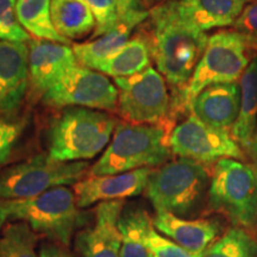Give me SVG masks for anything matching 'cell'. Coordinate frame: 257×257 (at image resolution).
Masks as SVG:
<instances>
[{
	"instance_id": "cell-17",
	"label": "cell",
	"mask_w": 257,
	"mask_h": 257,
	"mask_svg": "<svg viewBox=\"0 0 257 257\" xmlns=\"http://www.w3.org/2000/svg\"><path fill=\"white\" fill-rule=\"evenodd\" d=\"M251 0H172L168 2L180 19L202 32L232 27Z\"/></svg>"
},
{
	"instance_id": "cell-33",
	"label": "cell",
	"mask_w": 257,
	"mask_h": 257,
	"mask_svg": "<svg viewBox=\"0 0 257 257\" xmlns=\"http://www.w3.org/2000/svg\"><path fill=\"white\" fill-rule=\"evenodd\" d=\"M40 257H72L60 245L54 243H46L41 246Z\"/></svg>"
},
{
	"instance_id": "cell-11",
	"label": "cell",
	"mask_w": 257,
	"mask_h": 257,
	"mask_svg": "<svg viewBox=\"0 0 257 257\" xmlns=\"http://www.w3.org/2000/svg\"><path fill=\"white\" fill-rule=\"evenodd\" d=\"M118 88L105 74L75 66L43 94V101L57 107H86L112 111L118 105Z\"/></svg>"
},
{
	"instance_id": "cell-28",
	"label": "cell",
	"mask_w": 257,
	"mask_h": 257,
	"mask_svg": "<svg viewBox=\"0 0 257 257\" xmlns=\"http://www.w3.org/2000/svg\"><path fill=\"white\" fill-rule=\"evenodd\" d=\"M89 6L95 18V30L92 37L96 38L113 29L120 22L117 0H83Z\"/></svg>"
},
{
	"instance_id": "cell-6",
	"label": "cell",
	"mask_w": 257,
	"mask_h": 257,
	"mask_svg": "<svg viewBox=\"0 0 257 257\" xmlns=\"http://www.w3.org/2000/svg\"><path fill=\"white\" fill-rule=\"evenodd\" d=\"M10 219L24 221L36 233L61 245H69L75 230L86 216L76 204L75 194L67 186L47 191L24 200H6Z\"/></svg>"
},
{
	"instance_id": "cell-20",
	"label": "cell",
	"mask_w": 257,
	"mask_h": 257,
	"mask_svg": "<svg viewBox=\"0 0 257 257\" xmlns=\"http://www.w3.org/2000/svg\"><path fill=\"white\" fill-rule=\"evenodd\" d=\"M238 83L240 87L239 113L230 134L245 154L257 126V57L250 62Z\"/></svg>"
},
{
	"instance_id": "cell-2",
	"label": "cell",
	"mask_w": 257,
	"mask_h": 257,
	"mask_svg": "<svg viewBox=\"0 0 257 257\" xmlns=\"http://www.w3.org/2000/svg\"><path fill=\"white\" fill-rule=\"evenodd\" d=\"M172 131L169 124H119L111 143L89 169V176L165 165L173 155L169 144Z\"/></svg>"
},
{
	"instance_id": "cell-19",
	"label": "cell",
	"mask_w": 257,
	"mask_h": 257,
	"mask_svg": "<svg viewBox=\"0 0 257 257\" xmlns=\"http://www.w3.org/2000/svg\"><path fill=\"white\" fill-rule=\"evenodd\" d=\"M154 227L193 255L202 256L219 233V224L211 219H184L160 212L153 219Z\"/></svg>"
},
{
	"instance_id": "cell-22",
	"label": "cell",
	"mask_w": 257,
	"mask_h": 257,
	"mask_svg": "<svg viewBox=\"0 0 257 257\" xmlns=\"http://www.w3.org/2000/svg\"><path fill=\"white\" fill-rule=\"evenodd\" d=\"M152 63V51L148 37L136 35L121 49L102 64L98 72L112 78H128L149 68Z\"/></svg>"
},
{
	"instance_id": "cell-13",
	"label": "cell",
	"mask_w": 257,
	"mask_h": 257,
	"mask_svg": "<svg viewBox=\"0 0 257 257\" xmlns=\"http://www.w3.org/2000/svg\"><path fill=\"white\" fill-rule=\"evenodd\" d=\"M152 168H140L114 175L88 176L74 185V194L79 208L96 202L124 200L146 192Z\"/></svg>"
},
{
	"instance_id": "cell-27",
	"label": "cell",
	"mask_w": 257,
	"mask_h": 257,
	"mask_svg": "<svg viewBox=\"0 0 257 257\" xmlns=\"http://www.w3.org/2000/svg\"><path fill=\"white\" fill-rule=\"evenodd\" d=\"M0 41L25 43L30 35L19 23L15 0H0Z\"/></svg>"
},
{
	"instance_id": "cell-4",
	"label": "cell",
	"mask_w": 257,
	"mask_h": 257,
	"mask_svg": "<svg viewBox=\"0 0 257 257\" xmlns=\"http://www.w3.org/2000/svg\"><path fill=\"white\" fill-rule=\"evenodd\" d=\"M208 200L234 226L252 229L257 224V166L236 159L217 161L211 173Z\"/></svg>"
},
{
	"instance_id": "cell-37",
	"label": "cell",
	"mask_w": 257,
	"mask_h": 257,
	"mask_svg": "<svg viewBox=\"0 0 257 257\" xmlns=\"http://www.w3.org/2000/svg\"><path fill=\"white\" fill-rule=\"evenodd\" d=\"M147 5H154V4H163V3L172 2V0H144Z\"/></svg>"
},
{
	"instance_id": "cell-35",
	"label": "cell",
	"mask_w": 257,
	"mask_h": 257,
	"mask_svg": "<svg viewBox=\"0 0 257 257\" xmlns=\"http://www.w3.org/2000/svg\"><path fill=\"white\" fill-rule=\"evenodd\" d=\"M8 219H10L8 202H6V200H2L0 199V231H2L3 225L5 224V221ZM0 237H2V234H0Z\"/></svg>"
},
{
	"instance_id": "cell-10",
	"label": "cell",
	"mask_w": 257,
	"mask_h": 257,
	"mask_svg": "<svg viewBox=\"0 0 257 257\" xmlns=\"http://www.w3.org/2000/svg\"><path fill=\"white\" fill-rule=\"evenodd\" d=\"M169 144L174 155L202 165L223 159H245V154L230 131L205 124L194 114L173 127Z\"/></svg>"
},
{
	"instance_id": "cell-9",
	"label": "cell",
	"mask_w": 257,
	"mask_h": 257,
	"mask_svg": "<svg viewBox=\"0 0 257 257\" xmlns=\"http://www.w3.org/2000/svg\"><path fill=\"white\" fill-rule=\"evenodd\" d=\"M118 88V108L131 124H170L167 120L172 111L166 79L150 66L144 72L114 79Z\"/></svg>"
},
{
	"instance_id": "cell-21",
	"label": "cell",
	"mask_w": 257,
	"mask_h": 257,
	"mask_svg": "<svg viewBox=\"0 0 257 257\" xmlns=\"http://www.w3.org/2000/svg\"><path fill=\"white\" fill-rule=\"evenodd\" d=\"M51 21L61 36L78 40L95 30V18L83 0H51Z\"/></svg>"
},
{
	"instance_id": "cell-3",
	"label": "cell",
	"mask_w": 257,
	"mask_h": 257,
	"mask_svg": "<svg viewBox=\"0 0 257 257\" xmlns=\"http://www.w3.org/2000/svg\"><path fill=\"white\" fill-rule=\"evenodd\" d=\"M115 120L101 111L66 107L48 133V154L62 162L91 160L110 143Z\"/></svg>"
},
{
	"instance_id": "cell-30",
	"label": "cell",
	"mask_w": 257,
	"mask_h": 257,
	"mask_svg": "<svg viewBox=\"0 0 257 257\" xmlns=\"http://www.w3.org/2000/svg\"><path fill=\"white\" fill-rule=\"evenodd\" d=\"M21 133V124L0 119V167L4 165L11 155Z\"/></svg>"
},
{
	"instance_id": "cell-1",
	"label": "cell",
	"mask_w": 257,
	"mask_h": 257,
	"mask_svg": "<svg viewBox=\"0 0 257 257\" xmlns=\"http://www.w3.org/2000/svg\"><path fill=\"white\" fill-rule=\"evenodd\" d=\"M150 36L148 37L157 70L181 96L187 87L195 67L206 49L208 36L192 25L185 23L163 3L149 10Z\"/></svg>"
},
{
	"instance_id": "cell-12",
	"label": "cell",
	"mask_w": 257,
	"mask_h": 257,
	"mask_svg": "<svg viewBox=\"0 0 257 257\" xmlns=\"http://www.w3.org/2000/svg\"><path fill=\"white\" fill-rule=\"evenodd\" d=\"M124 200L96 205L94 223L76 234L75 249L80 257H120L121 234L118 227Z\"/></svg>"
},
{
	"instance_id": "cell-16",
	"label": "cell",
	"mask_w": 257,
	"mask_h": 257,
	"mask_svg": "<svg viewBox=\"0 0 257 257\" xmlns=\"http://www.w3.org/2000/svg\"><path fill=\"white\" fill-rule=\"evenodd\" d=\"M239 106V83H219L202 89L189 102L188 110L205 124L230 131L238 117Z\"/></svg>"
},
{
	"instance_id": "cell-29",
	"label": "cell",
	"mask_w": 257,
	"mask_h": 257,
	"mask_svg": "<svg viewBox=\"0 0 257 257\" xmlns=\"http://www.w3.org/2000/svg\"><path fill=\"white\" fill-rule=\"evenodd\" d=\"M148 249L152 257H202L193 255L168 237H163L154 226L148 234Z\"/></svg>"
},
{
	"instance_id": "cell-8",
	"label": "cell",
	"mask_w": 257,
	"mask_h": 257,
	"mask_svg": "<svg viewBox=\"0 0 257 257\" xmlns=\"http://www.w3.org/2000/svg\"><path fill=\"white\" fill-rule=\"evenodd\" d=\"M248 41L236 30H220L208 37L206 49L195 67L180 105H188L202 89L219 83H232L242 78L250 64Z\"/></svg>"
},
{
	"instance_id": "cell-32",
	"label": "cell",
	"mask_w": 257,
	"mask_h": 257,
	"mask_svg": "<svg viewBox=\"0 0 257 257\" xmlns=\"http://www.w3.org/2000/svg\"><path fill=\"white\" fill-rule=\"evenodd\" d=\"M117 4L118 9H119L120 18L126 17L127 15L133 14V12L146 10L140 0H117Z\"/></svg>"
},
{
	"instance_id": "cell-38",
	"label": "cell",
	"mask_w": 257,
	"mask_h": 257,
	"mask_svg": "<svg viewBox=\"0 0 257 257\" xmlns=\"http://www.w3.org/2000/svg\"><path fill=\"white\" fill-rule=\"evenodd\" d=\"M15 2H16V0H15Z\"/></svg>"
},
{
	"instance_id": "cell-23",
	"label": "cell",
	"mask_w": 257,
	"mask_h": 257,
	"mask_svg": "<svg viewBox=\"0 0 257 257\" xmlns=\"http://www.w3.org/2000/svg\"><path fill=\"white\" fill-rule=\"evenodd\" d=\"M153 226V220L146 210L124 208L118 221L121 234L120 257H152L148 249V234Z\"/></svg>"
},
{
	"instance_id": "cell-18",
	"label": "cell",
	"mask_w": 257,
	"mask_h": 257,
	"mask_svg": "<svg viewBox=\"0 0 257 257\" xmlns=\"http://www.w3.org/2000/svg\"><path fill=\"white\" fill-rule=\"evenodd\" d=\"M149 18L148 10L133 12L123 17L113 29L95 40L82 44H75L73 51L81 66L98 70L112 56L123 48L130 40L131 34L137 25L142 24Z\"/></svg>"
},
{
	"instance_id": "cell-25",
	"label": "cell",
	"mask_w": 257,
	"mask_h": 257,
	"mask_svg": "<svg viewBox=\"0 0 257 257\" xmlns=\"http://www.w3.org/2000/svg\"><path fill=\"white\" fill-rule=\"evenodd\" d=\"M202 257H257V240L244 227L233 226L214 240Z\"/></svg>"
},
{
	"instance_id": "cell-36",
	"label": "cell",
	"mask_w": 257,
	"mask_h": 257,
	"mask_svg": "<svg viewBox=\"0 0 257 257\" xmlns=\"http://www.w3.org/2000/svg\"><path fill=\"white\" fill-rule=\"evenodd\" d=\"M246 37V36H245ZM246 41H248V47L250 50H256L257 51V38L252 37H246Z\"/></svg>"
},
{
	"instance_id": "cell-15",
	"label": "cell",
	"mask_w": 257,
	"mask_h": 257,
	"mask_svg": "<svg viewBox=\"0 0 257 257\" xmlns=\"http://www.w3.org/2000/svg\"><path fill=\"white\" fill-rule=\"evenodd\" d=\"M73 49L66 44L31 40L29 44V70L32 87L44 94L70 69L78 66Z\"/></svg>"
},
{
	"instance_id": "cell-14",
	"label": "cell",
	"mask_w": 257,
	"mask_h": 257,
	"mask_svg": "<svg viewBox=\"0 0 257 257\" xmlns=\"http://www.w3.org/2000/svg\"><path fill=\"white\" fill-rule=\"evenodd\" d=\"M29 80V47L0 41V114L18 110L27 94Z\"/></svg>"
},
{
	"instance_id": "cell-26",
	"label": "cell",
	"mask_w": 257,
	"mask_h": 257,
	"mask_svg": "<svg viewBox=\"0 0 257 257\" xmlns=\"http://www.w3.org/2000/svg\"><path fill=\"white\" fill-rule=\"evenodd\" d=\"M37 233L24 221L9 224L0 237V257H40Z\"/></svg>"
},
{
	"instance_id": "cell-5",
	"label": "cell",
	"mask_w": 257,
	"mask_h": 257,
	"mask_svg": "<svg viewBox=\"0 0 257 257\" xmlns=\"http://www.w3.org/2000/svg\"><path fill=\"white\" fill-rule=\"evenodd\" d=\"M210 179L206 165L180 157L153 170L146 194L156 213L187 216L202 200Z\"/></svg>"
},
{
	"instance_id": "cell-24",
	"label": "cell",
	"mask_w": 257,
	"mask_h": 257,
	"mask_svg": "<svg viewBox=\"0 0 257 257\" xmlns=\"http://www.w3.org/2000/svg\"><path fill=\"white\" fill-rule=\"evenodd\" d=\"M51 0H16L17 18L29 35L37 40L69 44L70 41L61 36L51 21Z\"/></svg>"
},
{
	"instance_id": "cell-7",
	"label": "cell",
	"mask_w": 257,
	"mask_h": 257,
	"mask_svg": "<svg viewBox=\"0 0 257 257\" xmlns=\"http://www.w3.org/2000/svg\"><path fill=\"white\" fill-rule=\"evenodd\" d=\"M88 162H62L49 154H40L0 173V199L24 200L50 189L78 184L88 169Z\"/></svg>"
},
{
	"instance_id": "cell-34",
	"label": "cell",
	"mask_w": 257,
	"mask_h": 257,
	"mask_svg": "<svg viewBox=\"0 0 257 257\" xmlns=\"http://www.w3.org/2000/svg\"><path fill=\"white\" fill-rule=\"evenodd\" d=\"M245 156H248L250 160H251L252 163H255L257 166V126L255 130V134H253L251 143L248 148V150L245 152Z\"/></svg>"
},
{
	"instance_id": "cell-31",
	"label": "cell",
	"mask_w": 257,
	"mask_h": 257,
	"mask_svg": "<svg viewBox=\"0 0 257 257\" xmlns=\"http://www.w3.org/2000/svg\"><path fill=\"white\" fill-rule=\"evenodd\" d=\"M233 30L244 36L257 38V0H251L233 23Z\"/></svg>"
}]
</instances>
